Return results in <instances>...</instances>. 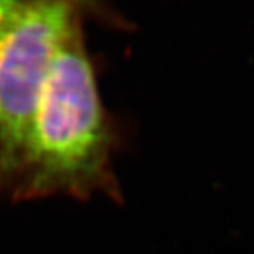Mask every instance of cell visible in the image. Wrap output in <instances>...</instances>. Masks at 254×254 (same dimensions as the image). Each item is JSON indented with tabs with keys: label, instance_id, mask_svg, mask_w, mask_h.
Masks as SVG:
<instances>
[{
	"label": "cell",
	"instance_id": "1",
	"mask_svg": "<svg viewBox=\"0 0 254 254\" xmlns=\"http://www.w3.org/2000/svg\"><path fill=\"white\" fill-rule=\"evenodd\" d=\"M115 147L116 131L81 18L53 57L0 196L13 202L50 196L122 200Z\"/></svg>",
	"mask_w": 254,
	"mask_h": 254
},
{
	"label": "cell",
	"instance_id": "2",
	"mask_svg": "<svg viewBox=\"0 0 254 254\" xmlns=\"http://www.w3.org/2000/svg\"><path fill=\"white\" fill-rule=\"evenodd\" d=\"M85 17L76 1L0 0V187L65 34Z\"/></svg>",
	"mask_w": 254,
	"mask_h": 254
}]
</instances>
